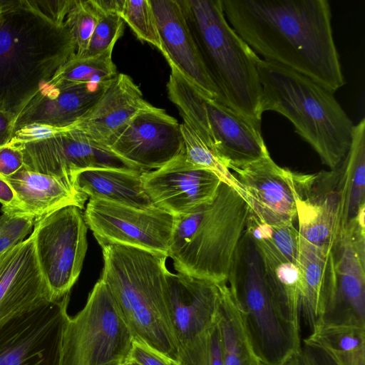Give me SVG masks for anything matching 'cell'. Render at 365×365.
Instances as JSON below:
<instances>
[{
    "instance_id": "6da1fadb",
    "label": "cell",
    "mask_w": 365,
    "mask_h": 365,
    "mask_svg": "<svg viewBox=\"0 0 365 365\" xmlns=\"http://www.w3.org/2000/svg\"><path fill=\"white\" fill-rule=\"evenodd\" d=\"M221 1L229 24L257 56L332 93L345 84L327 0Z\"/></svg>"
},
{
    "instance_id": "7a4b0ae2",
    "label": "cell",
    "mask_w": 365,
    "mask_h": 365,
    "mask_svg": "<svg viewBox=\"0 0 365 365\" xmlns=\"http://www.w3.org/2000/svg\"><path fill=\"white\" fill-rule=\"evenodd\" d=\"M101 279L113 295L134 341L173 364L178 350L169 309L166 259L134 247L101 245Z\"/></svg>"
},
{
    "instance_id": "3957f363",
    "label": "cell",
    "mask_w": 365,
    "mask_h": 365,
    "mask_svg": "<svg viewBox=\"0 0 365 365\" xmlns=\"http://www.w3.org/2000/svg\"><path fill=\"white\" fill-rule=\"evenodd\" d=\"M64 25L20 5L0 16V111L15 117L73 55Z\"/></svg>"
},
{
    "instance_id": "277c9868",
    "label": "cell",
    "mask_w": 365,
    "mask_h": 365,
    "mask_svg": "<svg viewBox=\"0 0 365 365\" xmlns=\"http://www.w3.org/2000/svg\"><path fill=\"white\" fill-rule=\"evenodd\" d=\"M251 212L234 187L221 182L214 197L174 216L168 257L178 273L216 283L232 274Z\"/></svg>"
},
{
    "instance_id": "5b68a950",
    "label": "cell",
    "mask_w": 365,
    "mask_h": 365,
    "mask_svg": "<svg viewBox=\"0 0 365 365\" xmlns=\"http://www.w3.org/2000/svg\"><path fill=\"white\" fill-rule=\"evenodd\" d=\"M261 113L277 112L315 150L322 163L336 170L345 159L354 125L334 93L290 68L259 59Z\"/></svg>"
},
{
    "instance_id": "8992f818",
    "label": "cell",
    "mask_w": 365,
    "mask_h": 365,
    "mask_svg": "<svg viewBox=\"0 0 365 365\" xmlns=\"http://www.w3.org/2000/svg\"><path fill=\"white\" fill-rule=\"evenodd\" d=\"M204 66L220 102L261 122L260 58L227 22L221 0H178Z\"/></svg>"
},
{
    "instance_id": "52a82bcc",
    "label": "cell",
    "mask_w": 365,
    "mask_h": 365,
    "mask_svg": "<svg viewBox=\"0 0 365 365\" xmlns=\"http://www.w3.org/2000/svg\"><path fill=\"white\" fill-rule=\"evenodd\" d=\"M227 283L248 341L262 365H284L301 351L300 329L284 317L274 302L258 252L246 233Z\"/></svg>"
},
{
    "instance_id": "ba28073f",
    "label": "cell",
    "mask_w": 365,
    "mask_h": 365,
    "mask_svg": "<svg viewBox=\"0 0 365 365\" xmlns=\"http://www.w3.org/2000/svg\"><path fill=\"white\" fill-rule=\"evenodd\" d=\"M170 68L167 83L169 99L183 123L217 152L227 168L269 154L262 135L261 122L205 97L175 68Z\"/></svg>"
},
{
    "instance_id": "9c48e42d",
    "label": "cell",
    "mask_w": 365,
    "mask_h": 365,
    "mask_svg": "<svg viewBox=\"0 0 365 365\" xmlns=\"http://www.w3.org/2000/svg\"><path fill=\"white\" fill-rule=\"evenodd\" d=\"M167 283L178 350V363L173 364L223 365L218 283L170 271Z\"/></svg>"
},
{
    "instance_id": "30bf717a",
    "label": "cell",
    "mask_w": 365,
    "mask_h": 365,
    "mask_svg": "<svg viewBox=\"0 0 365 365\" xmlns=\"http://www.w3.org/2000/svg\"><path fill=\"white\" fill-rule=\"evenodd\" d=\"M133 341L113 295L99 279L83 308L67 320L61 365H124Z\"/></svg>"
},
{
    "instance_id": "8fae6325",
    "label": "cell",
    "mask_w": 365,
    "mask_h": 365,
    "mask_svg": "<svg viewBox=\"0 0 365 365\" xmlns=\"http://www.w3.org/2000/svg\"><path fill=\"white\" fill-rule=\"evenodd\" d=\"M88 227L82 210L69 205L35 221L37 262L53 301L67 294L81 272L88 248Z\"/></svg>"
},
{
    "instance_id": "7c38bea8",
    "label": "cell",
    "mask_w": 365,
    "mask_h": 365,
    "mask_svg": "<svg viewBox=\"0 0 365 365\" xmlns=\"http://www.w3.org/2000/svg\"><path fill=\"white\" fill-rule=\"evenodd\" d=\"M70 294L0 322V365H61Z\"/></svg>"
},
{
    "instance_id": "4fadbf2b",
    "label": "cell",
    "mask_w": 365,
    "mask_h": 365,
    "mask_svg": "<svg viewBox=\"0 0 365 365\" xmlns=\"http://www.w3.org/2000/svg\"><path fill=\"white\" fill-rule=\"evenodd\" d=\"M83 217L100 246L118 244L168 257L175 217L165 210L89 199Z\"/></svg>"
},
{
    "instance_id": "5bb4252c",
    "label": "cell",
    "mask_w": 365,
    "mask_h": 365,
    "mask_svg": "<svg viewBox=\"0 0 365 365\" xmlns=\"http://www.w3.org/2000/svg\"><path fill=\"white\" fill-rule=\"evenodd\" d=\"M336 170L314 174L292 171L299 235L318 246L334 247L345 226L346 192Z\"/></svg>"
},
{
    "instance_id": "9a60e30c",
    "label": "cell",
    "mask_w": 365,
    "mask_h": 365,
    "mask_svg": "<svg viewBox=\"0 0 365 365\" xmlns=\"http://www.w3.org/2000/svg\"><path fill=\"white\" fill-rule=\"evenodd\" d=\"M17 144L23 154L24 167L45 175L73 180L77 173L95 168L143 173L108 147L91 140L71 125L48 138Z\"/></svg>"
},
{
    "instance_id": "2e32d148",
    "label": "cell",
    "mask_w": 365,
    "mask_h": 365,
    "mask_svg": "<svg viewBox=\"0 0 365 365\" xmlns=\"http://www.w3.org/2000/svg\"><path fill=\"white\" fill-rule=\"evenodd\" d=\"M108 148L147 172L158 169L184 151L180 124L149 103L138 111Z\"/></svg>"
},
{
    "instance_id": "e0dca14e",
    "label": "cell",
    "mask_w": 365,
    "mask_h": 365,
    "mask_svg": "<svg viewBox=\"0 0 365 365\" xmlns=\"http://www.w3.org/2000/svg\"><path fill=\"white\" fill-rule=\"evenodd\" d=\"M364 236L363 215L351 218L342 229L336 255L337 291L317 324L365 329Z\"/></svg>"
},
{
    "instance_id": "ac0fdd59",
    "label": "cell",
    "mask_w": 365,
    "mask_h": 365,
    "mask_svg": "<svg viewBox=\"0 0 365 365\" xmlns=\"http://www.w3.org/2000/svg\"><path fill=\"white\" fill-rule=\"evenodd\" d=\"M141 177L153 206L173 216L210 202L222 182L212 172L189 163L185 151L161 168L142 173Z\"/></svg>"
},
{
    "instance_id": "d6986e66",
    "label": "cell",
    "mask_w": 365,
    "mask_h": 365,
    "mask_svg": "<svg viewBox=\"0 0 365 365\" xmlns=\"http://www.w3.org/2000/svg\"><path fill=\"white\" fill-rule=\"evenodd\" d=\"M227 168L259 220L269 227L293 223L297 212L291 170L278 165L269 154Z\"/></svg>"
},
{
    "instance_id": "ffe728a7",
    "label": "cell",
    "mask_w": 365,
    "mask_h": 365,
    "mask_svg": "<svg viewBox=\"0 0 365 365\" xmlns=\"http://www.w3.org/2000/svg\"><path fill=\"white\" fill-rule=\"evenodd\" d=\"M51 301L31 232L21 243L0 253V322Z\"/></svg>"
},
{
    "instance_id": "44dd1931",
    "label": "cell",
    "mask_w": 365,
    "mask_h": 365,
    "mask_svg": "<svg viewBox=\"0 0 365 365\" xmlns=\"http://www.w3.org/2000/svg\"><path fill=\"white\" fill-rule=\"evenodd\" d=\"M163 51L175 67L205 97L220 102V94L200 58L178 0H150Z\"/></svg>"
},
{
    "instance_id": "7402d4cb",
    "label": "cell",
    "mask_w": 365,
    "mask_h": 365,
    "mask_svg": "<svg viewBox=\"0 0 365 365\" xmlns=\"http://www.w3.org/2000/svg\"><path fill=\"white\" fill-rule=\"evenodd\" d=\"M110 82L56 86L45 84L15 117L14 133L18 129L31 124L56 128L73 125L97 102Z\"/></svg>"
},
{
    "instance_id": "603a6c76",
    "label": "cell",
    "mask_w": 365,
    "mask_h": 365,
    "mask_svg": "<svg viewBox=\"0 0 365 365\" xmlns=\"http://www.w3.org/2000/svg\"><path fill=\"white\" fill-rule=\"evenodd\" d=\"M148 103L133 79L118 73L91 108L71 126L91 140L108 147Z\"/></svg>"
},
{
    "instance_id": "cb8c5ba5",
    "label": "cell",
    "mask_w": 365,
    "mask_h": 365,
    "mask_svg": "<svg viewBox=\"0 0 365 365\" xmlns=\"http://www.w3.org/2000/svg\"><path fill=\"white\" fill-rule=\"evenodd\" d=\"M336 255L333 247L315 245L300 236L297 266L302 288L301 317L311 331L337 291Z\"/></svg>"
},
{
    "instance_id": "d4e9b609",
    "label": "cell",
    "mask_w": 365,
    "mask_h": 365,
    "mask_svg": "<svg viewBox=\"0 0 365 365\" xmlns=\"http://www.w3.org/2000/svg\"><path fill=\"white\" fill-rule=\"evenodd\" d=\"M3 180L9 184L15 193L16 210L34 217L35 221L69 205L83 210L88 198L78 190L71 178L45 175L24 167Z\"/></svg>"
},
{
    "instance_id": "484cf974",
    "label": "cell",
    "mask_w": 365,
    "mask_h": 365,
    "mask_svg": "<svg viewBox=\"0 0 365 365\" xmlns=\"http://www.w3.org/2000/svg\"><path fill=\"white\" fill-rule=\"evenodd\" d=\"M258 252L269 292L284 317L300 329L302 282L297 264L288 260L274 246L268 233H246Z\"/></svg>"
},
{
    "instance_id": "4316f807",
    "label": "cell",
    "mask_w": 365,
    "mask_h": 365,
    "mask_svg": "<svg viewBox=\"0 0 365 365\" xmlns=\"http://www.w3.org/2000/svg\"><path fill=\"white\" fill-rule=\"evenodd\" d=\"M141 174L113 168L88 169L77 173L73 182L89 199L140 209L154 207L143 189Z\"/></svg>"
},
{
    "instance_id": "83f0119b",
    "label": "cell",
    "mask_w": 365,
    "mask_h": 365,
    "mask_svg": "<svg viewBox=\"0 0 365 365\" xmlns=\"http://www.w3.org/2000/svg\"><path fill=\"white\" fill-rule=\"evenodd\" d=\"M217 320L223 365H259L245 332L240 314L227 281L219 282Z\"/></svg>"
},
{
    "instance_id": "f1b7e54d",
    "label": "cell",
    "mask_w": 365,
    "mask_h": 365,
    "mask_svg": "<svg viewBox=\"0 0 365 365\" xmlns=\"http://www.w3.org/2000/svg\"><path fill=\"white\" fill-rule=\"evenodd\" d=\"M112 44L106 51L90 56L70 58L47 83L60 84H97L108 83L117 76V69L112 59Z\"/></svg>"
},
{
    "instance_id": "f546056e",
    "label": "cell",
    "mask_w": 365,
    "mask_h": 365,
    "mask_svg": "<svg viewBox=\"0 0 365 365\" xmlns=\"http://www.w3.org/2000/svg\"><path fill=\"white\" fill-rule=\"evenodd\" d=\"M344 177L347 185L345 208L346 222L354 217L360 207L365 205V119L354 125L351 144L342 162Z\"/></svg>"
},
{
    "instance_id": "4dcf8cb0",
    "label": "cell",
    "mask_w": 365,
    "mask_h": 365,
    "mask_svg": "<svg viewBox=\"0 0 365 365\" xmlns=\"http://www.w3.org/2000/svg\"><path fill=\"white\" fill-rule=\"evenodd\" d=\"M180 130L187 160L195 166L212 172L222 182L237 190L245 197L240 183L225 166L217 152L202 141L185 123L180 124Z\"/></svg>"
},
{
    "instance_id": "1f68e13d",
    "label": "cell",
    "mask_w": 365,
    "mask_h": 365,
    "mask_svg": "<svg viewBox=\"0 0 365 365\" xmlns=\"http://www.w3.org/2000/svg\"><path fill=\"white\" fill-rule=\"evenodd\" d=\"M98 20L93 0H74L64 24L75 46V56H83Z\"/></svg>"
},
{
    "instance_id": "d6a6232c",
    "label": "cell",
    "mask_w": 365,
    "mask_h": 365,
    "mask_svg": "<svg viewBox=\"0 0 365 365\" xmlns=\"http://www.w3.org/2000/svg\"><path fill=\"white\" fill-rule=\"evenodd\" d=\"M119 15L138 38L151 44L163 53V48L150 0H124Z\"/></svg>"
},
{
    "instance_id": "836d02e7",
    "label": "cell",
    "mask_w": 365,
    "mask_h": 365,
    "mask_svg": "<svg viewBox=\"0 0 365 365\" xmlns=\"http://www.w3.org/2000/svg\"><path fill=\"white\" fill-rule=\"evenodd\" d=\"M309 339L336 352L365 349V329L355 327L317 324Z\"/></svg>"
},
{
    "instance_id": "e575fe53",
    "label": "cell",
    "mask_w": 365,
    "mask_h": 365,
    "mask_svg": "<svg viewBox=\"0 0 365 365\" xmlns=\"http://www.w3.org/2000/svg\"><path fill=\"white\" fill-rule=\"evenodd\" d=\"M301 352L307 365H365V349L336 352L309 338L303 340Z\"/></svg>"
},
{
    "instance_id": "d590c367",
    "label": "cell",
    "mask_w": 365,
    "mask_h": 365,
    "mask_svg": "<svg viewBox=\"0 0 365 365\" xmlns=\"http://www.w3.org/2000/svg\"><path fill=\"white\" fill-rule=\"evenodd\" d=\"M98 20L83 56H95L106 51L123 33L124 21L118 13L102 12L98 9Z\"/></svg>"
},
{
    "instance_id": "8d00e7d4",
    "label": "cell",
    "mask_w": 365,
    "mask_h": 365,
    "mask_svg": "<svg viewBox=\"0 0 365 365\" xmlns=\"http://www.w3.org/2000/svg\"><path fill=\"white\" fill-rule=\"evenodd\" d=\"M0 216V253L24 240L34 228L35 219L24 212L1 208Z\"/></svg>"
},
{
    "instance_id": "74e56055",
    "label": "cell",
    "mask_w": 365,
    "mask_h": 365,
    "mask_svg": "<svg viewBox=\"0 0 365 365\" xmlns=\"http://www.w3.org/2000/svg\"><path fill=\"white\" fill-rule=\"evenodd\" d=\"M269 227V240L288 260L297 264L300 238L298 230L293 223Z\"/></svg>"
},
{
    "instance_id": "f35d334b",
    "label": "cell",
    "mask_w": 365,
    "mask_h": 365,
    "mask_svg": "<svg viewBox=\"0 0 365 365\" xmlns=\"http://www.w3.org/2000/svg\"><path fill=\"white\" fill-rule=\"evenodd\" d=\"M74 0H21L22 4L58 25H64Z\"/></svg>"
},
{
    "instance_id": "ab89813d",
    "label": "cell",
    "mask_w": 365,
    "mask_h": 365,
    "mask_svg": "<svg viewBox=\"0 0 365 365\" xmlns=\"http://www.w3.org/2000/svg\"><path fill=\"white\" fill-rule=\"evenodd\" d=\"M23 167V154L19 144L11 140L0 147V179L12 176Z\"/></svg>"
},
{
    "instance_id": "60d3db41",
    "label": "cell",
    "mask_w": 365,
    "mask_h": 365,
    "mask_svg": "<svg viewBox=\"0 0 365 365\" xmlns=\"http://www.w3.org/2000/svg\"><path fill=\"white\" fill-rule=\"evenodd\" d=\"M128 360L140 365H173L165 358L135 341H133Z\"/></svg>"
},
{
    "instance_id": "b9f144b4",
    "label": "cell",
    "mask_w": 365,
    "mask_h": 365,
    "mask_svg": "<svg viewBox=\"0 0 365 365\" xmlns=\"http://www.w3.org/2000/svg\"><path fill=\"white\" fill-rule=\"evenodd\" d=\"M14 117L0 111V147L8 143L14 135Z\"/></svg>"
},
{
    "instance_id": "7bdbcfd3",
    "label": "cell",
    "mask_w": 365,
    "mask_h": 365,
    "mask_svg": "<svg viewBox=\"0 0 365 365\" xmlns=\"http://www.w3.org/2000/svg\"><path fill=\"white\" fill-rule=\"evenodd\" d=\"M0 203L1 208L16 210L17 201L12 187L4 180L0 179Z\"/></svg>"
},
{
    "instance_id": "ee69618b",
    "label": "cell",
    "mask_w": 365,
    "mask_h": 365,
    "mask_svg": "<svg viewBox=\"0 0 365 365\" xmlns=\"http://www.w3.org/2000/svg\"><path fill=\"white\" fill-rule=\"evenodd\" d=\"M96 8L102 12L120 14L124 0H93Z\"/></svg>"
},
{
    "instance_id": "f6af8a7d",
    "label": "cell",
    "mask_w": 365,
    "mask_h": 365,
    "mask_svg": "<svg viewBox=\"0 0 365 365\" xmlns=\"http://www.w3.org/2000/svg\"><path fill=\"white\" fill-rule=\"evenodd\" d=\"M20 5V0H0V16L5 12L18 7Z\"/></svg>"
},
{
    "instance_id": "bcb514c9",
    "label": "cell",
    "mask_w": 365,
    "mask_h": 365,
    "mask_svg": "<svg viewBox=\"0 0 365 365\" xmlns=\"http://www.w3.org/2000/svg\"><path fill=\"white\" fill-rule=\"evenodd\" d=\"M284 365H307L301 351L292 356Z\"/></svg>"
},
{
    "instance_id": "7dc6e473",
    "label": "cell",
    "mask_w": 365,
    "mask_h": 365,
    "mask_svg": "<svg viewBox=\"0 0 365 365\" xmlns=\"http://www.w3.org/2000/svg\"><path fill=\"white\" fill-rule=\"evenodd\" d=\"M124 365H140L134 361L128 360Z\"/></svg>"
},
{
    "instance_id": "c3c4849f",
    "label": "cell",
    "mask_w": 365,
    "mask_h": 365,
    "mask_svg": "<svg viewBox=\"0 0 365 365\" xmlns=\"http://www.w3.org/2000/svg\"><path fill=\"white\" fill-rule=\"evenodd\" d=\"M259 365H262V364H260Z\"/></svg>"
}]
</instances>
